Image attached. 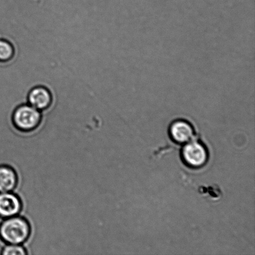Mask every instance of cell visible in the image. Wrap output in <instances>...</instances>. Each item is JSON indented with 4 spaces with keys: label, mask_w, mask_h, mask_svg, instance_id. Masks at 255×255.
<instances>
[{
    "label": "cell",
    "mask_w": 255,
    "mask_h": 255,
    "mask_svg": "<svg viewBox=\"0 0 255 255\" xmlns=\"http://www.w3.org/2000/svg\"><path fill=\"white\" fill-rule=\"evenodd\" d=\"M0 224V239L6 244L24 245L31 235V226L24 217H10Z\"/></svg>",
    "instance_id": "6da1fadb"
},
{
    "label": "cell",
    "mask_w": 255,
    "mask_h": 255,
    "mask_svg": "<svg viewBox=\"0 0 255 255\" xmlns=\"http://www.w3.org/2000/svg\"><path fill=\"white\" fill-rule=\"evenodd\" d=\"M27 103L41 112L46 111L53 103V94L46 86H34L27 93Z\"/></svg>",
    "instance_id": "5b68a950"
},
{
    "label": "cell",
    "mask_w": 255,
    "mask_h": 255,
    "mask_svg": "<svg viewBox=\"0 0 255 255\" xmlns=\"http://www.w3.org/2000/svg\"><path fill=\"white\" fill-rule=\"evenodd\" d=\"M41 112L28 104L17 106L12 112L11 122L15 128L23 132H30L36 130L41 124Z\"/></svg>",
    "instance_id": "7a4b0ae2"
},
{
    "label": "cell",
    "mask_w": 255,
    "mask_h": 255,
    "mask_svg": "<svg viewBox=\"0 0 255 255\" xmlns=\"http://www.w3.org/2000/svg\"><path fill=\"white\" fill-rule=\"evenodd\" d=\"M23 204L21 197L13 192H0V218L6 219L18 216Z\"/></svg>",
    "instance_id": "8992f818"
},
{
    "label": "cell",
    "mask_w": 255,
    "mask_h": 255,
    "mask_svg": "<svg viewBox=\"0 0 255 255\" xmlns=\"http://www.w3.org/2000/svg\"><path fill=\"white\" fill-rule=\"evenodd\" d=\"M181 157L186 166L198 169L206 166L209 161V154L208 149L202 142L193 139L184 144Z\"/></svg>",
    "instance_id": "3957f363"
},
{
    "label": "cell",
    "mask_w": 255,
    "mask_h": 255,
    "mask_svg": "<svg viewBox=\"0 0 255 255\" xmlns=\"http://www.w3.org/2000/svg\"><path fill=\"white\" fill-rule=\"evenodd\" d=\"M14 54V46L11 41L6 39H0V62L11 61Z\"/></svg>",
    "instance_id": "ba28073f"
},
{
    "label": "cell",
    "mask_w": 255,
    "mask_h": 255,
    "mask_svg": "<svg viewBox=\"0 0 255 255\" xmlns=\"http://www.w3.org/2000/svg\"><path fill=\"white\" fill-rule=\"evenodd\" d=\"M170 138L175 143L185 144L194 138L195 128L191 122L185 119L174 120L168 128Z\"/></svg>",
    "instance_id": "277c9868"
},
{
    "label": "cell",
    "mask_w": 255,
    "mask_h": 255,
    "mask_svg": "<svg viewBox=\"0 0 255 255\" xmlns=\"http://www.w3.org/2000/svg\"><path fill=\"white\" fill-rule=\"evenodd\" d=\"M2 255H26L28 252L23 245L6 244L1 250Z\"/></svg>",
    "instance_id": "9c48e42d"
},
{
    "label": "cell",
    "mask_w": 255,
    "mask_h": 255,
    "mask_svg": "<svg viewBox=\"0 0 255 255\" xmlns=\"http://www.w3.org/2000/svg\"><path fill=\"white\" fill-rule=\"evenodd\" d=\"M17 184L16 170L8 165H0V192H13Z\"/></svg>",
    "instance_id": "52a82bcc"
}]
</instances>
